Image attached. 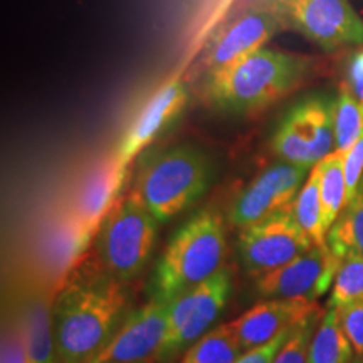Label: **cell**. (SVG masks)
<instances>
[{"label":"cell","mask_w":363,"mask_h":363,"mask_svg":"<svg viewBox=\"0 0 363 363\" xmlns=\"http://www.w3.org/2000/svg\"><path fill=\"white\" fill-rule=\"evenodd\" d=\"M271 150L279 162L311 170L335 152L333 101L310 96L294 104L272 135Z\"/></svg>","instance_id":"obj_7"},{"label":"cell","mask_w":363,"mask_h":363,"mask_svg":"<svg viewBox=\"0 0 363 363\" xmlns=\"http://www.w3.org/2000/svg\"><path fill=\"white\" fill-rule=\"evenodd\" d=\"M315 323L316 313L294 326L272 363H308V350L315 333Z\"/></svg>","instance_id":"obj_26"},{"label":"cell","mask_w":363,"mask_h":363,"mask_svg":"<svg viewBox=\"0 0 363 363\" xmlns=\"http://www.w3.org/2000/svg\"><path fill=\"white\" fill-rule=\"evenodd\" d=\"M294 220L298 222L305 233L310 235L315 246H326V233L323 222V206L320 195V174L316 165L313 167L310 175L303 184L296 199L289 207Z\"/></svg>","instance_id":"obj_22"},{"label":"cell","mask_w":363,"mask_h":363,"mask_svg":"<svg viewBox=\"0 0 363 363\" xmlns=\"http://www.w3.org/2000/svg\"><path fill=\"white\" fill-rule=\"evenodd\" d=\"M128 167L116 153L104 155L79 182L71 202V212L96 238L101 224L121 199Z\"/></svg>","instance_id":"obj_14"},{"label":"cell","mask_w":363,"mask_h":363,"mask_svg":"<svg viewBox=\"0 0 363 363\" xmlns=\"http://www.w3.org/2000/svg\"><path fill=\"white\" fill-rule=\"evenodd\" d=\"M355 352L342 328L338 308H328L313 333L308 363H352Z\"/></svg>","instance_id":"obj_20"},{"label":"cell","mask_w":363,"mask_h":363,"mask_svg":"<svg viewBox=\"0 0 363 363\" xmlns=\"http://www.w3.org/2000/svg\"><path fill=\"white\" fill-rule=\"evenodd\" d=\"M326 247L340 262L347 257H363V182L328 230Z\"/></svg>","instance_id":"obj_19"},{"label":"cell","mask_w":363,"mask_h":363,"mask_svg":"<svg viewBox=\"0 0 363 363\" xmlns=\"http://www.w3.org/2000/svg\"><path fill=\"white\" fill-rule=\"evenodd\" d=\"M189 101V89L182 78H172L150 96L121 136L115 150L123 165L130 167L145 148L165 131Z\"/></svg>","instance_id":"obj_13"},{"label":"cell","mask_w":363,"mask_h":363,"mask_svg":"<svg viewBox=\"0 0 363 363\" xmlns=\"http://www.w3.org/2000/svg\"><path fill=\"white\" fill-rule=\"evenodd\" d=\"M17 325L27 363H59L52 328V305L48 299H29L22 306Z\"/></svg>","instance_id":"obj_18"},{"label":"cell","mask_w":363,"mask_h":363,"mask_svg":"<svg viewBox=\"0 0 363 363\" xmlns=\"http://www.w3.org/2000/svg\"><path fill=\"white\" fill-rule=\"evenodd\" d=\"M313 65L311 57L262 48L206 79V96L220 111L252 115L301 86Z\"/></svg>","instance_id":"obj_2"},{"label":"cell","mask_w":363,"mask_h":363,"mask_svg":"<svg viewBox=\"0 0 363 363\" xmlns=\"http://www.w3.org/2000/svg\"><path fill=\"white\" fill-rule=\"evenodd\" d=\"M284 27L259 4L240 0V7L208 39L201 69L208 79L249 54L266 48V44Z\"/></svg>","instance_id":"obj_8"},{"label":"cell","mask_w":363,"mask_h":363,"mask_svg":"<svg viewBox=\"0 0 363 363\" xmlns=\"http://www.w3.org/2000/svg\"><path fill=\"white\" fill-rule=\"evenodd\" d=\"M355 301H363V257H347L335 276L328 308H340Z\"/></svg>","instance_id":"obj_25"},{"label":"cell","mask_w":363,"mask_h":363,"mask_svg":"<svg viewBox=\"0 0 363 363\" xmlns=\"http://www.w3.org/2000/svg\"><path fill=\"white\" fill-rule=\"evenodd\" d=\"M0 363H27L24 343H22L21 330L17 323H11L4 331Z\"/></svg>","instance_id":"obj_29"},{"label":"cell","mask_w":363,"mask_h":363,"mask_svg":"<svg viewBox=\"0 0 363 363\" xmlns=\"http://www.w3.org/2000/svg\"><path fill=\"white\" fill-rule=\"evenodd\" d=\"M316 303L306 299H261L230 321L242 352L262 347L316 313Z\"/></svg>","instance_id":"obj_15"},{"label":"cell","mask_w":363,"mask_h":363,"mask_svg":"<svg viewBox=\"0 0 363 363\" xmlns=\"http://www.w3.org/2000/svg\"><path fill=\"white\" fill-rule=\"evenodd\" d=\"M345 65V81L358 101L363 103V44L355 45Z\"/></svg>","instance_id":"obj_30"},{"label":"cell","mask_w":363,"mask_h":363,"mask_svg":"<svg viewBox=\"0 0 363 363\" xmlns=\"http://www.w3.org/2000/svg\"><path fill=\"white\" fill-rule=\"evenodd\" d=\"M227 240L224 220L214 208H203L185 222L167 244L153 272V296L170 303L222 269Z\"/></svg>","instance_id":"obj_4"},{"label":"cell","mask_w":363,"mask_h":363,"mask_svg":"<svg viewBox=\"0 0 363 363\" xmlns=\"http://www.w3.org/2000/svg\"><path fill=\"white\" fill-rule=\"evenodd\" d=\"M340 262L326 246H315L278 269L256 278L254 291L262 299L316 301L333 286Z\"/></svg>","instance_id":"obj_11"},{"label":"cell","mask_w":363,"mask_h":363,"mask_svg":"<svg viewBox=\"0 0 363 363\" xmlns=\"http://www.w3.org/2000/svg\"><path fill=\"white\" fill-rule=\"evenodd\" d=\"M169 303L153 296L131 313L88 363H142L155 357L167 331Z\"/></svg>","instance_id":"obj_12"},{"label":"cell","mask_w":363,"mask_h":363,"mask_svg":"<svg viewBox=\"0 0 363 363\" xmlns=\"http://www.w3.org/2000/svg\"><path fill=\"white\" fill-rule=\"evenodd\" d=\"M358 363H363V355H362L360 358H358Z\"/></svg>","instance_id":"obj_32"},{"label":"cell","mask_w":363,"mask_h":363,"mask_svg":"<svg viewBox=\"0 0 363 363\" xmlns=\"http://www.w3.org/2000/svg\"><path fill=\"white\" fill-rule=\"evenodd\" d=\"M325 51L363 44V19L350 0H251Z\"/></svg>","instance_id":"obj_6"},{"label":"cell","mask_w":363,"mask_h":363,"mask_svg":"<svg viewBox=\"0 0 363 363\" xmlns=\"http://www.w3.org/2000/svg\"><path fill=\"white\" fill-rule=\"evenodd\" d=\"M93 239L94 235L67 207L45 225L40 238V257L52 274L65 278L78 264Z\"/></svg>","instance_id":"obj_17"},{"label":"cell","mask_w":363,"mask_h":363,"mask_svg":"<svg viewBox=\"0 0 363 363\" xmlns=\"http://www.w3.org/2000/svg\"><path fill=\"white\" fill-rule=\"evenodd\" d=\"M315 247L310 235L283 211L239 230L238 249L244 271L252 278L278 269Z\"/></svg>","instance_id":"obj_9"},{"label":"cell","mask_w":363,"mask_h":363,"mask_svg":"<svg viewBox=\"0 0 363 363\" xmlns=\"http://www.w3.org/2000/svg\"><path fill=\"white\" fill-rule=\"evenodd\" d=\"M233 325L222 323L182 353L180 363H234L242 355Z\"/></svg>","instance_id":"obj_23"},{"label":"cell","mask_w":363,"mask_h":363,"mask_svg":"<svg viewBox=\"0 0 363 363\" xmlns=\"http://www.w3.org/2000/svg\"><path fill=\"white\" fill-rule=\"evenodd\" d=\"M126 294L111 274L67 283L52 303L59 363H88L120 328Z\"/></svg>","instance_id":"obj_1"},{"label":"cell","mask_w":363,"mask_h":363,"mask_svg":"<svg viewBox=\"0 0 363 363\" xmlns=\"http://www.w3.org/2000/svg\"><path fill=\"white\" fill-rule=\"evenodd\" d=\"M311 170L278 162L267 167L240 192L229 208L230 225L244 227L288 211Z\"/></svg>","instance_id":"obj_10"},{"label":"cell","mask_w":363,"mask_h":363,"mask_svg":"<svg viewBox=\"0 0 363 363\" xmlns=\"http://www.w3.org/2000/svg\"><path fill=\"white\" fill-rule=\"evenodd\" d=\"M320 174V195L323 206V222L326 233L338 219L347 206V179H345L343 152L335 150L320 163H316Z\"/></svg>","instance_id":"obj_21"},{"label":"cell","mask_w":363,"mask_h":363,"mask_svg":"<svg viewBox=\"0 0 363 363\" xmlns=\"http://www.w3.org/2000/svg\"><path fill=\"white\" fill-rule=\"evenodd\" d=\"M230 289H233V278H230V271L227 267H222L216 276L197 286L195 308L187 323L170 338L163 340L153 358L158 362H170L172 358L179 357L195 342H199L203 335H207L214 328L220 313L224 311L227 301H229Z\"/></svg>","instance_id":"obj_16"},{"label":"cell","mask_w":363,"mask_h":363,"mask_svg":"<svg viewBox=\"0 0 363 363\" xmlns=\"http://www.w3.org/2000/svg\"><path fill=\"white\" fill-rule=\"evenodd\" d=\"M338 316L345 335L350 340L355 357L360 358L363 355V301L340 306Z\"/></svg>","instance_id":"obj_27"},{"label":"cell","mask_w":363,"mask_h":363,"mask_svg":"<svg viewBox=\"0 0 363 363\" xmlns=\"http://www.w3.org/2000/svg\"><path fill=\"white\" fill-rule=\"evenodd\" d=\"M291 330L284 331V333H281L279 337H276L269 343L262 345V347H257V348H252V350L244 352L242 355H240L234 363H272L274 357L278 355V352L281 350V347H283L286 340H288Z\"/></svg>","instance_id":"obj_31"},{"label":"cell","mask_w":363,"mask_h":363,"mask_svg":"<svg viewBox=\"0 0 363 363\" xmlns=\"http://www.w3.org/2000/svg\"><path fill=\"white\" fill-rule=\"evenodd\" d=\"M158 224L133 195L121 197L96 235L104 271L121 283L136 278L152 257Z\"/></svg>","instance_id":"obj_5"},{"label":"cell","mask_w":363,"mask_h":363,"mask_svg":"<svg viewBox=\"0 0 363 363\" xmlns=\"http://www.w3.org/2000/svg\"><path fill=\"white\" fill-rule=\"evenodd\" d=\"M335 150L347 152L363 133V103L353 96L347 84L342 83L333 99Z\"/></svg>","instance_id":"obj_24"},{"label":"cell","mask_w":363,"mask_h":363,"mask_svg":"<svg viewBox=\"0 0 363 363\" xmlns=\"http://www.w3.org/2000/svg\"><path fill=\"white\" fill-rule=\"evenodd\" d=\"M345 179H347V203L355 197L363 182V133L350 150L343 153Z\"/></svg>","instance_id":"obj_28"},{"label":"cell","mask_w":363,"mask_h":363,"mask_svg":"<svg viewBox=\"0 0 363 363\" xmlns=\"http://www.w3.org/2000/svg\"><path fill=\"white\" fill-rule=\"evenodd\" d=\"M211 177L212 163L202 148L174 145L145 158L130 194L163 224L202 197Z\"/></svg>","instance_id":"obj_3"}]
</instances>
